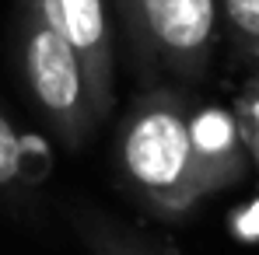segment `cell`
I'll return each mask as SVG.
<instances>
[{"label":"cell","instance_id":"1","mask_svg":"<svg viewBox=\"0 0 259 255\" xmlns=\"http://www.w3.org/2000/svg\"><path fill=\"white\" fill-rule=\"evenodd\" d=\"M116 165L130 192L158 213H182L203 199L182 91L151 87L137 94L119 123Z\"/></svg>","mask_w":259,"mask_h":255},{"label":"cell","instance_id":"2","mask_svg":"<svg viewBox=\"0 0 259 255\" xmlns=\"http://www.w3.org/2000/svg\"><path fill=\"white\" fill-rule=\"evenodd\" d=\"M18 67L25 91L49 133L67 150H77L98 126L88 81L74 49L46 25L35 0H21L18 11Z\"/></svg>","mask_w":259,"mask_h":255},{"label":"cell","instance_id":"3","mask_svg":"<svg viewBox=\"0 0 259 255\" xmlns=\"http://www.w3.org/2000/svg\"><path fill=\"white\" fill-rule=\"evenodd\" d=\"M130 53L147 77L200 81L221 39L217 0H116Z\"/></svg>","mask_w":259,"mask_h":255},{"label":"cell","instance_id":"4","mask_svg":"<svg viewBox=\"0 0 259 255\" xmlns=\"http://www.w3.org/2000/svg\"><path fill=\"white\" fill-rule=\"evenodd\" d=\"M46 25L74 49L88 81L95 119H109L116 101V53L105 0H35Z\"/></svg>","mask_w":259,"mask_h":255},{"label":"cell","instance_id":"5","mask_svg":"<svg viewBox=\"0 0 259 255\" xmlns=\"http://www.w3.org/2000/svg\"><path fill=\"white\" fill-rule=\"evenodd\" d=\"M189 140H193V158H196L203 196L242 182L252 168L238 123H235V112H228L221 105L189 109Z\"/></svg>","mask_w":259,"mask_h":255},{"label":"cell","instance_id":"6","mask_svg":"<svg viewBox=\"0 0 259 255\" xmlns=\"http://www.w3.org/2000/svg\"><path fill=\"white\" fill-rule=\"evenodd\" d=\"M217 14L235 60L259 63V0H217Z\"/></svg>","mask_w":259,"mask_h":255},{"label":"cell","instance_id":"7","mask_svg":"<svg viewBox=\"0 0 259 255\" xmlns=\"http://www.w3.org/2000/svg\"><path fill=\"white\" fill-rule=\"evenodd\" d=\"M235 123H238V133H242L249 165L259 175V70L245 81L238 101H235Z\"/></svg>","mask_w":259,"mask_h":255},{"label":"cell","instance_id":"8","mask_svg":"<svg viewBox=\"0 0 259 255\" xmlns=\"http://www.w3.org/2000/svg\"><path fill=\"white\" fill-rule=\"evenodd\" d=\"M21 175V140L14 126L0 116V185H14Z\"/></svg>","mask_w":259,"mask_h":255},{"label":"cell","instance_id":"9","mask_svg":"<svg viewBox=\"0 0 259 255\" xmlns=\"http://www.w3.org/2000/svg\"><path fill=\"white\" fill-rule=\"evenodd\" d=\"M95 252L98 255H144V252H137V248H130V245H123V241H116V238H98Z\"/></svg>","mask_w":259,"mask_h":255}]
</instances>
